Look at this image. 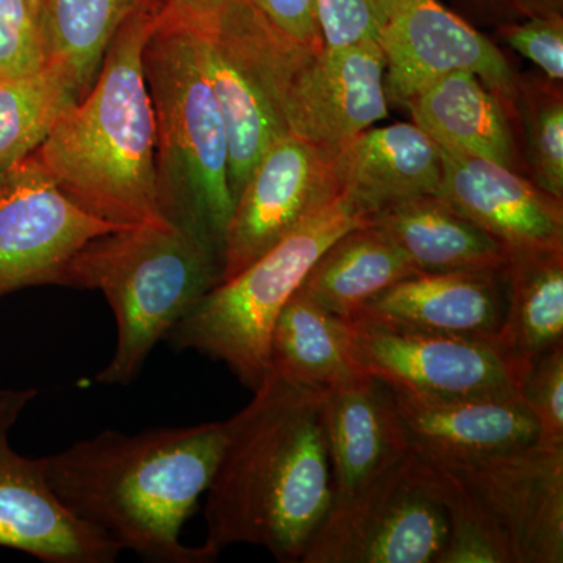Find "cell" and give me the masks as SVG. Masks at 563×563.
<instances>
[{
	"label": "cell",
	"instance_id": "1f68e13d",
	"mask_svg": "<svg viewBox=\"0 0 563 563\" xmlns=\"http://www.w3.org/2000/svg\"><path fill=\"white\" fill-rule=\"evenodd\" d=\"M496 36L510 49L528 58L543 76L563 80V14H544L495 29Z\"/></svg>",
	"mask_w": 563,
	"mask_h": 563
},
{
	"label": "cell",
	"instance_id": "484cf974",
	"mask_svg": "<svg viewBox=\"0 0 563 563\" xmlns=\"http://www.w3.org/2000/svg\"><path fill=\"white\" fill-rule=\"evenodd\" d=\"M202 38L203 62L228 133L229 185L235 203L263 154L288 132L235 54L213 33L202 32Z\"/></svg>",
	"mask_w": 563,
	"mask_h": 563
},
{
	"label": "cell",
	"instance_id": "8992f818",
	"mask_svg": "<svg viewBox=\"0 0 563 563\" xmlns=\"http://www.w3.org/2000/svg\"><path fill=\"white\" fill-rule=\"evenodd\" d=\"M242 62L285 131L335 152L388 117L377 41L328 49L273 31L250 0H236L209 31Z\"/></svg>",
	"mask_w": 563,
	"mask_h": 563
},
{
	"label": "cell",
	"instance_id": "3957f363",
	"mask_svg": "<svg viewBox=\"0 0 563 563\" xmlns=\"http://www.w3.org/2000/svg\"><path fill=\"white\" fill-rule=\"evenodd\" d=\"M158 11H143L122 25L91 90L65 110L33 154L66 198L122 228L166 221L143 68L144 44Z\"/></svg>",
	"mask_w": 563,
	"mask_h": 563
},
{
	"label": "cell",
	"instance_id": "ffe728a7",
	"mask_svg": "<svg viewBox=\"0 0 563 563\" xmlns=\"http://www.w3.org/2000/svg\"><path fill=\"white\" fill-rule=\"evenodd\" d=\"M324 420L333 499L357 492L410 451L391 388L369 374L329 390Z\"/></svg>",
	"mask_w": 563,
	"mask_h": 563
},
{
	"label": "cell",
	"instance_id": "e0dca14e",
	"mask_svg": "<svg viewBox=\"0 0 563 563\" xmlns=\"http://www.w3.org/2000/svg\"><path fill=\"white\" fill-rule=\"evenodd\" d=\"M340 198L366 220L418 196L437 195L442 151L413 122L369 128L332 154Z\"/></svg>",
	"mask_w": 563,
	"mask_h": 563
},
{
	"label": "cell",
	"instance_id": "8fae6325",
	"mask_svg": "<svg viewBox=\"0 0 563 563\" xmlns=\"http://www.w3.org/2000/svg\"><path fill=\"white\" fill-rule=\"evenodd\" d=\"M120 229L66 198L35 155L0 173V299L57 285L85 244Z\"/></svg>",
	"mask_w": 563,
	"mask_h": 563
},
{
	"label": "cell",
	"instance_id": "7402d4cb",
	"mask_svg": "<svg viewBox=\"0 0 563 563\" xmlns=\"http://www.w3.org/2000/svg\"><path fill=\"white\" fill-rule=\"evenodd\" d=\"M507 307L495 335L518 379L558 344L563 343V250L509 254Z\"/></svg>",
	"mask_w": 563,
	"mask_h": 563
},
{
	"label": "cell",
	"instance_id": "52a82bcc",
	"mask_svg": "<svg viewBox=\"0 0 563 563\" xmlns=\"http://www.w3.org/2000/svg\"><path fill=\"white\" fill-rule=\"evenodd\" d=\"M422 463L450 518L439 563L563 562V448Z\"/></svg>",
	"mask_w": 563,
	"mask_h": 563
},
{
	"label": "cell",
	"instance_id": "e575fe53",
	"mask_svg": "<svg viewBox=\"0 0 563 563\" xmlns=\"http://www.w3.org/2000/svg\"><path fill=\"white\" fill-rule=\"evenodd\" d=\"M236 0H165L161 16L209 32Z\"/></svg>",
	"mask_w": 563,
	"mask_h": 563
},
{
	"label": "cell",
	"instance_id": "44dd1931",
	"mask_svg": "<svg viewBox=\"0 0 563 563\" xmlns=\"http://www.w3.org/2000/svg\"><path fill=\"white\" fill-rule=\"evenodd\" d=\"M368 221L404 252L418 273L501 269L509 262L503 244L440 195L418 196Z\"/></svg>",
	"mask_w": 563,
	"mask_h": 563
},
{
	"label": "cell",
	"instance_id": "30bf717a",
	"mask_svg": "<svg viewBox=\"0 0 563 563\" xmlns=\"http://www.w3.org/2000/svg\"><path fill=\"white\" fill-rule=\"evenodd\" d=\"M377 44L388 103L406 109L432 81L466 70L514 106L518 73L509 58L440 0H391Z\"/></svg>",
	"mask_w": 563,
	"mask_h": 563
},
{
	"label": "cell",
	"instance_id": "4dcf8cb0",
	"mask_svg": "<svg viewBox=\"0 0 563 563\" xmlns=\"http://www.w3.org/2000/svg\"><path fill=\"white\" fill-rule=\"evenodd\" d=\"M46 63L40 20L29 0H0V77L18 76Z\"/></svg>",
	"mask_w": 563,
	"mask_h": 563
},
{
	"label": "cell",
	"instance_id": "2e32d148",
	"mask_svg": "<svg viewBox=\"0 0 563 563\" xmlns=\"http://www.w3.org/2000/svg\"><path fill=\"white\" fill-rule=\"evenodd\" d=\"M437 195L515 252L563 250V201L499 163L442 150Z\"/></svg>",
	"mask_w": 563,
	"mask_h": 563
},
{
	"label": "cell",
	"instance_id": "7a4b0ae2",
	"mask_svg": "<svg viewBox=\"0 0 563 563\" xmlns=\"http://www.w3.org/2000/svg\"><path fill=\"white\" fill-rule=\"evenodd\" d=\"M225 421L139 433L102 431L46 455L52 490L120 551L157 563H210L181 528L207 492L224 450Z\"/></svg>",
	"mask_w": 563,
	"mask_h": 563
},
{
	"label": "cell",
	"instance_id": "9a60e30c",
	"mask_svg": "<svg viewBox=\"0 0 563 563\" xmlns=\"http://www.w3.org/2000/svg\"><path fill=\"white\" fill-rule=\"evenodd\" d=\"M504 268L415 274L374 296L350 322L373 331L495 339L507 307Z\"/></svg>",
	"mask_w": 563,
	"mask_h": 563
},
{
	"label": "cell",
	"instance_id": "836d02e7",
	"mask_svg": "<svg viewBox=\"0 0 563 563\" xmlns=\"http://www.w3.org/2000/svg\"><path fill=\"white\" fill-rule=\"evenodd\" d=\"M266 24L295 43L309 47H324L317 0H250Z\"/></svg>",
	"mask_w": 563,
	"mask_h": 563
},
{
	"label": "cell",
	"instance_id": "cb8c5ba5",
	"mask_svg": "<svg viewBox=\"0 0 563 563\" xmlns=\"http://www.w3.org/2000/svg\"><path fill=\"white\" fill-rule=\"evenodd\" d=\"M415 274L420 273L404 252L366 221L322 252L299 290L328 312L351 321L374 296Z\"/></svg>",
	"mask_w": 563,
	"mask_h": 563
},
{
	"label": "cell",
	"instance_id": "d4e9b609",
	"mask_svg": "<svg viewBox=\"0 0 563 563\" xmlns=\"http://www.w3.org/2000/svg\"><path fill=\"white\" fill-rule=\"evenodd\" d=\"M165 0H41L40 29L46 63L68 80L77 102L91 90L111 41L143 11Z\"/></svg>",
	"mask_w": 563,
	"mask_h": 563
},
{
	"label": "cell",
	"instance_id": "5b68a950",
	"mask_svg": "<svg viewBox=\"0 0 563 563\" xmlns=\"http://www.w3.org/2000/svg\"><path fill=\"white\" fill-rule=\"evenodd\" d=\"M143 68L154 109L163 218L224 244L233 210L228 133L203 62L202 32L157 14Z\"/></svg>",
	"mask_w": 563,
	"mask_h": 563
},
{
	"label": "cell",
	"instance_id": "277c9868",
	"mask_svg": "<svg viewBox=\"0 0 563 563\" xmlns=\"http://www.w3.org/2000/svg\"><path fill=\"white\" fill-rule=\"evenodd\" d=\"M224 244L209 233L150 222L96 236L63 269L57 285L101 291L117 322V347L98 373L129 385L158 342L222 282Z\"/></svg>",
	"mask_w": 563,
	"mask_h": 563
},
{
	"label": "cell",
	"instance_id": "d590c367",
	"mask_svg": "<svg viewBox=\"0 0 563 563\" xmlns=\"http://www.w3.org/2000/svg\"><path fill=\"white\" fill-rule=\"evenodd\" d=\"M29 2L32 3L33 10L36 11V14H38L40 20L41 0H29Z\"/></svg>",
	"mask_w": 563,
	"mask_h": 563
},
{
	"label": "cell",
	"instance_id": "ba28073f",
	"mask_svg": "<svg viewBox=\"0 0 563 563\" xmlns=\"http://www.w3.org/2000/svg\"><path fill=\"white\" fill-rule=\"evenodd\" d=\"M366 221L339 196L258 261L207 292L174 325L168 339L179 350H195L225 363L254 391L268 373L269 340L280 310L322 252Z\"/></svg>",
	"mask_w": 563,
	"mask_h": 563
},
{
	"label": "cell",
	"instance_id": "f546056e",
	"mask_svg": "<svg viewBox=\"0 0 563 563\" xmlns=\"http://www.w3.org/2000/svg\"><path fill=\"white\" fill-rule=\"evenodd\" d=\"M391 0H317L322 43L328 49L377 41Z\"/></svg>",
	"mask_w": 563,
	"mask_h": 563
},
{
	"label": "cell",
	"instance_id": "5bb4252c",
	"mask_svg": "<svg viewBox=\"0 0 563 563\" xmlns=\"http://www.w3.org/2000/svg\"><path fill=\"white\" fill-rule=\"evenodd\" d=\"M336 198L331 152L290 133L274 141L233 203L222 280L242 273Z\"/></svg>",
	"mask_w": 563,
	"mask_h": 563
},
{
	"label": "cell",
	"instance_id": "6da1fadb",
	"mask_svg": "<svg viewBox=\"0 0 563 563\" xmlns=\"http://www.w3.org/2000/svg\"><path fill=\"white\" fill-rule=\"evenodd\" d=\"M328 393L268 369L251 402L225 420L228 437L203 510V544L211 553L252 544L277 562L302 561L335 496Z\"/></svg>",
	"mask_w": 563,
	"mask_h": 563
},
{
	"label": "cell",
	"instance_id": "4316f807",
	"mask_svg": "<svg viewBox=\"0 0 563 563\" xmlns=\"http://www.w3.org/2000/svg\"><path fill=\"white\" fill-rule=\"evenodd\" d=\"M74 102L68 80L49 63L0 77V173L35 154Z\"/></svg>",
	"mask_w": 563,
	"mask_h": 563
},
{
	"label": "cell",
	"instance_id": "ac0fdd59",
	"mask_svg": "<svg viewBox=\"0 0 563 563\" xmlns=\"http://www.w3.org/2000/svg\"><path fill=\"white\" fill-rule=\"evenodd\" d=\"M409 450L422 462H455L537 442L539 424L521 396L424 399L393 391Z\"/></svg>",
	"mask_w": 563,
	"mask_h": 563
},
{
	"label": "cell",
	"instance_id": "f1b7e54d",
	"mask_svg": "<svg viewBox=\"0 0 563 563\" xmlns=\"http://www.w3.org/2000/svg\"><path fill=\"white\" fill-rule=\"evenodd\" d=\"M518 393L539 424L536 443L563 448V343L533 363Z\"/></svg>",
	"mask_w": 563,
	"mask_h": 563
},
{
	"label": "cell",
	"instance_id": "d6a6232c",
	"mask_svg": "<svg viewBox=\"0 0 563 563\" xmlns=\"http://www.w3.org/2000/svg\"><path fill=\"white\" fill-rule=\"evenodd\" d=\"M450 9L476 29H495L512 22L563 14V0H448Z\"/></svg>",
	"mask_w": 563,
	"mask_h": 563
},
{
	"label": "cell",
	"instance_id": "9c48e42d",
	"mask_svg": "<svg viewBox=\"0 0 563 563\" xmlns=\"http://www.w3.org/2000/svg\"><path fill=\"white\" fill-rule=\"evenodd\" d=\"M450 518L424 463L406 453L333 499L302 563H439Z\"/></svg>",
	"mask_w": 563,
	"mask_h": 563
},
{
	"label": "cell",
	"instance_id": "d6986e66",
	"mask_svg": "<svg viewBox=\"0 0 563 563\" xmlns=\"http://www.w3.org/2000/svg\"><path fill=\"white\" fill-rule=\"evenodd\" d=\"M415 125L442 150L487 158L523 174L515 107L479 77L455 70L432 81L407 103Z\"/></svg>",
	"mask_w": 563,
	"mask_h": 563
},
{
	"label": "cell",
	"instance_id": "603a6c76",
	"mask_svg": "<svg viewBox=\"0 0 563 563\" xmlns=\"http://www.w3.org/2000/svg\"><path fill=\"white\" fill-rule=\"evenodd\" d=\"M268 369L288 383L321 390L366 376L355 361L351 322L322 309L302 290L274 322Z\"/></svg>",
	"mask_w": 563,
	"mask_h": 563
},
{
	"label": "cell",
	"instance_id": "4fadbf2b",
	"mask_svg": "<svg viewBox=\"0 0 563 563\" xmlns=\"http://www.w3.org/2000/svg\"><path fill=\"white\" fill-rule=\"evenodd\" d=\"M352 346L363 372L402 395L424 399L520 395L512 366L495 339L373 331L352 324Z\"/></svg>",
	"mask_w": 563,
	"mask_h": 563
},
{
	"label": "cell",
	"instance_id": "83f0119b",
	"mask_svg": "<svg viewBox=\"0 0 563 563\" xmlns=\"http://www.w3.org/2000/svg\"><path fill=\"white\" fill-rule=\"evenodd\" d=\"M514 107L529 179L563 201L562 84L537 74H518Z\"/></svg>",
	"mask_w": 563,
	"mask_h": 563
},
{
	"label": "cell",
	"instance_id": "7c38bea8",
	"mask_svg": "<svg viewBox=\"0 0 563 563\" xmlns=\"http://www.w3.org/2000/svg\"><path fill=\"white\" fill-rule=\"evenodd\" d=\"M36 388H0V548L44 563H113L120 548L81 521L52 490L46 459L22 455L10 432Z\"/></svg>",
	"mask_w": 563,
	"mask_h": 563
}]
</instances>
